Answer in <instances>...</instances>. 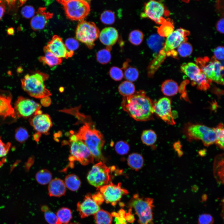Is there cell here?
Here are the masks:
<instances>
[{"label": "cell", "mask_w": 224, "mask_h": 224, "mask_svg": "<svg viewBox=\"0 0 224 224\" xmlns=\"http://www.w3.org/2000/svg\"><path fill=\"white\" fill-rule=\"evenodd\" d=\"M153 105L152 100L142 90L130 96L124 97L121 104L123 110L130 117L136 121H141L152 119Z\"/></svg>", "instance_id": "6da1fadb"}, {"label": "cell", "mask_w": 224, "mask_h": 224, "mask_svg": "<svg viewBox=\"0 0 224 224\" xmlns=\"http://www.w3.org/2000/svg\"><path fill=\"white\" fill-rule=\"evenodd\" d=\"M189 31L182 28L173 31L167 36L164 46L156 57L149 63L147 68L148 77H152L164 61L166 56L177 48L183 42L185 41Z\"/></svg>", "instance_id": "7a4b0ae2"}, {"label": "cell", "mask_w": 224, "mask_h": 224, "mask_svg": "<svg viewBox=\"0 0 224 224\" xmlns=\"http://www.w3.org/2000/svg\"><path fill=\"white\" fill-rule=\"evenodd\" d=\"M76 135L86 145L94 159L97 161L103 160L101 150L105 143L104 138L101 133L96 129L93 125L85 123Z\"/></svg>", "instance_id": "3957f363"}, {"label": "cell", "mask_w": 224, "mask_h": 224, "mask_svg": "<svg viewBox=\"0 0 224 224\" xmlns=\"http://www.w3.org/2000/svg\"><path fill=\"white\" fill-rule=\"evenodd\" d=\"M48 77L47 74L41 72L26 74L21 80L22 89L30 96L36 98L49 97L51 94L44 84Z\"/></svg>", "instance_id": "277c9868"}, {"label": "cell", "mask_w": 224, "mask_h": 224, "mask_svg": "<svg viewBox=\"0 0 224 224\" xmlns=\"http://www.w3.org/2000/svg\"><path fill=\"white\" fill-rule=\"evenodd\" d=\"M153 203L152 198L141 197L138 194H134L130 200L128 207L134 210L138 217L139 224L152 223Z\"/></svg>", "instance_id": "5b68a950"}, {"label": "cell", "mask_w": 224, "mask_h": 224, "mask_svg": "<svg viewBox=\"0 0 224 224\" xmlns=\"http://www.w3.org/2000/svg\"><path fill=\"white\" fill-rule=\"evenodd\" d=\"M114 166L107 167L100 161L94 165L88 174L87 180L90 184L98 188L108 184L112 174L116 170Z\"/></svg>", "instance_id": "8992f818"}, {"label": "cell", "mask_w": 224, "mask_h": 224, "mask_svg": "<svg viewBox=\"0 0 224 224\" xmlns=\"http://www.w3.org/2000/svg\"><path fill=\"white\" fill-rule=\"evenodd\" d=\"M70 142L71 155L69 159L71 164L77 161L85 166L94 162V158L89 149L76 134H72L70 138Z\"/></svg>", "instance_id": "52a82bcc"}, {"label": "cell", "mask_w": 224, "mask_h": 224, "mask_svg": "<svg viewBox=\"0 0 224 224\" xmlns=\"http://www.w3.org/2000/svg\"><path fill=\"white\" fill-rule=\"evenodd\" d=\"M185 132L189 139H198L203 144L208 146L215 143L216 136L214 128L200 124H189L185 127Z\"/></svg>", "instance_id": "ba28073f"}, {"label": "cell", "mask_w": 224, "mask_h": 224, "mask_svg": "<svg viewBox=\"0 0 224 224\" xmlns=\"http://www.w3.org/2000/svg\"><path fill=\"white\" fill-rule=\"evenodd\" d=\"M100 33L99 29L94 23L83 20L77 26L76 37L77 40L91 49L94 46V43L99 37Z\"/></svg>", "instance_id": "9c48e42d"}, {"label": "cell", "mask_w": 224, "mask_h": 224, "mask_svg": "<svg viewBox=\"0 0 224 224\" xmlns=\"http://www.w3.org/2000/svg\"><path fill=\"white\" fill-rule=\"evenodd\" d=\"M67 17L72 21H82L90 11L89 2L83 0H71L63 5Z\"/></svg>", "instance_id": "30bf717a"}, {"label": "cell", "mask_w": 224, "mask_h": 224, "mask_svg": "<svg viewBox=\"0 0 224 224\" xmlns=\"http://www.w3.org/2000/svg\"><path fill=\"white\" fill-rule=\"evenodd\" d=\"M180 68L181 71L197 85L198 89L205 90L209 87L211 81L197 65L190 62L182 65Z\"/></svg>", "instance_id": "8fae6325"}, {"label": "cell", "mask_w": 224, "mask_h": 224, "mask_svg": "<svg viewBox=\"0 0 224 224\" xmlns=\"http://www.w3.org/2000/svg\"><path fill=\"white\" fill-rule=\"evenodd\" d=\"M102 194L107 203H110L114 206L119 201L122 196L127 194L128 191L122 187V184L119 183L114 184L112 182L97 188Z\"/></svg>", "instance_id": "7c38bea8"}, {"label": "cell", "mask_w": 224, "mask_h": 224, "mask_svg": "<svg viewBox=\"0 0 224 224\" xmlns=\"http://www.w3.org/2000/svg\"><path fill=\"white\" fill-rule=\"evenodd\" d=\"M169 13L161 3L156 0H150L144 6L142 16L148 18L156 23L161 24L166 20L164 17L168 16Z\"/></svg>", "instance_id": "4fadbf2b"}, {"label": "cell", "mask_w": 224, "mask_h": 224, "mask_svg": "<svg viewBox=\"0 0 224 224\" xmlns=\"http://www.w3.org/2000/svg\"><path fill=\"white\" fill-rule=\"evenodd\" d=\"M41 105L30 99L20 96L16 101L14 109L18 118H27L31 116L40 110Z\"/></svg>", "instance_id": "5bb4252c"}, {"label": "cell", "mask_w": 224, "mask_h": 224, "mask_svg": "<svg viewBox=\"0 0 224 224\" xmlns=\"http://www.w3.org/2000/svg\"><path fill=\"white\" fill-rule=\"evenodd\" d=\"M200 68L208 79L218 84H224L223 75L222 73L223 66L214 57H212L207 64L201 65Z\"/></svg>", "instance_id": "9a60e30c"}, {"label": "cell", "mask_w": 224, "mask_h": 224, "mask_svg": "<svg viewBox=\"0 0 224 224\" xmlns=\"http://www.w3.org/2000/svg\"><path fill=\"white\" fill-rule=\"evenodd\" d=\"M154 112L168 124H175L171 113V102L167 97H163L154 102Z\"/></svg>", "instance_id": "2e32d148"}, {"label": "cell", "mask_w": 224, "mask_h": 224, "mask_svg": "<svg viewBox=\"0 0 224 224\" xmlns=\"http://www.w3.org/2000/svg\"><path fill=\"white\" fill-rule=\"evenodd\" d=\"M44 49L48 51L60 58H67L72 56L74 52L68 50L62 38L55 35L49 41Z\"/></svg>", "instance_id": "e0dca14e"}, {"label": "cell", "mask_w": 224, "mask_h": 224, "mask_svg": "<svg viewBox=\"0 0 224 224\" xmlns=\"http://www.w3.org/2000/svg\"><path fill=\"white\" fill-rule=\"evenodd\" d=\"M100 209L99 205L93 200L90 194L85 196L82 202H78L77 204V211L82 218L94 215Z\"/></svg>", "instance_id": "ac0fdd59"}, {"label": "cell", "mask_w": 224, "mask_h": 224, "mask_svg": "<svg viewBox=\"0 0 224 224\" xmlns=\"http://www.w3.org/2000/svg\"><path fill=\"white\" fill-rule=\"evenodd\" d=\"M31 126L38 133L47 134L52 126L51 119L47 114H40L31 116L29 119Z\"/></svg>", "instance_id": "d6986e66"}, {"label": "cell", "mask_w": 224, "mask_h": 224, "mask_svg": "<svg viewBox=\"0 0 224 224\" xmlns=\"http://www.w3.org/2000/svg\"><path fill=\"white\" fill-rule=\"evenodd\" d=\"M53 16V14L47 12L45 7H40L31 20V28L35 31L43 29Z\"/></svg>", "instance_id": "ffe728a7"}, {"label": "cell", "mask_w": 224, "mask_h": 224, "mask_svg": "<svg viewBox=\"0 0 224 224\" xmlns=\"http://www.w3.org/2000/svg\"><path fill=\"white\" fill-rule=\"evenodd\" d=\"M12 96L10 93L0 92V119H15L16 117L11 105Z\"/></svg>", "instance_id": "44dd1931"}, {"label": "cell", "mask_w": 224, "mask_h": 224, "mask_svg": "<svg viewBox=\"0 0 224 224\" xmlns=\"http://www.w3.org/2000/svg\"><path fill=\"white\" fill-rule=\"evenodd\" d=\"M119 34L115 28L110 27L103 29L100 32L99 37L100 41L107 47H111L118 39Z\"/></svg>", "instance_id": "7402d4cb"}, {"label": "cell", "mask_w": 224, "mask_h": 224, "mask_svg": "<svg viewBox=\"0 0 224 224\" xmlns=\"http://www.w3.org/2000/svg\"><path fill=\"white\" fill-rule=\"evenodd\" d=\"M48 189L49 196L60 197L65 194L66 187L63 180L56 178L49 183Z\"/></svg>", "instance_id": "603a6c76"}, {"label": "cell", "mask_w": 224, "mask_h": 224, "mask_svg": "<svg viewBox=\"0 0 224 224\" xmlns=\"http://www.w3.org/2000/svg\"><path fill=\"white\" fill-rule=\"evenodd\" d=\"M164 43L163 37L156 34L151 35L147 40L149 47L154 52L158 53L163 47Z\"/></svg>", "instance_id": "cb8c5ba5"}, {"label": "cell", "mask_w": 224, "mask_h": 224, "mask_svg": "<svg viewBox=\"0 0 224 224\" xmlns=\"http://www.w3.org/2000/svg\"><path fill=\"white\" fill-rule=\"evenodd\" d=\"M44 55L40 57L39 60L44 65H47L52 67L60 65L62 60L61 58H58L51 52L44 49Z\"/></svg>", "instance_id": "d4e9b609"}, {"label": "cell", "mask_w": 224, "mask_h": 224, "mask_svg": "<svg viewBox=\"0 0 224 224\" xmlns=\"http://www.w3.org/2000/svg\"><path fill=\"white\" fill-rule=\"evenodd\" d=\"M127 164L132 169L138 171L141 169L144 164V159L139 154L133 153L129 155L128 157Z\"/></svg>", "instance_id": "484cf974"}, {"label": "cell", "mask_w": 224, "mask_h": 224, "mask_svg": "<svg viewBox=\"0 0 224 224\" xmlns=\"http://www.w3.org/2000/svg\"><path fill=\"white\" fill-rule=\"evenodd\" d=\"M161 90L164 95L167 96H172L177 93L179 86L175 81L172 80H167L162 83Z\"/></svg>", "instance_id": "4316f807"}, {"label": "cell", "mask_w": 224, "mask_h": 224, "mask_svg": "<svg viewBox=\"0 0 224 224\" xmlns=\"http://www.w3.org/2000/svg\"><path fill=\"white\" fill-rule=\"evenodd\" d=\"M128 62L127 61L124 63L122 68L124 70V74L125 78L127 81L132 82L138 79L139 73L136 68L129 66Z\"/></svg>", "instance_id": "83f0119b"}, {"label": "cell", "mask_w": 224, "mask_h": 224, "mask_svg": "<svg viewBox=\"0 0 224 224\" xmlns=\"http://www.w3.org/2000/svg\"><path fill=\"white\" fill-rule=\"evenodd\" d=\"M94 217L96 224H111L112 221L111 214L103 209L95 213Z\"/></svg>", "instance_id": "f1b7e54d"}, {"label": "cell", "mask_w": 224, "mask_h": 224, "mask_svg": "<svg viewBox=\"0 0 224 224\" xmlns=\"http://www.w3.org/2000/svg\"><path fill=\"white\" fill-rule=\"evenodd\" d=\"M64 183L66 187L73 191L78 190L81 184V182L79 177L73 174H69L66 176Z\"/></svg>", "instance_id": "f546056e"}, {"label": "cell", "mask_w": 224, "mask_h": 224, "mask_svg": "<svg viewBox=\"0 0 224 224\" xmlns=\"http://www.w3.org/2000/svg\"><path fill=\"white\" fill-rule=\"evenodd\" d=\"M118 91L119 93L123 97H127L134 93L135 87L132 82L126 81L123 82L119 85Z\"/></svg>", "instance_id": "4dcf8cb0"}, {"label": "cell", "mask_w": 224, "mask_h": 224, "mask_svg": "<svg viewBox=\"0 0 224 224\" xmlns=\"http://www.w3.org/2000/svg\"><path fill=\"white\" fill-rule=\"evenodd\" d=\"M157 138V135L155 132L150 129L144 130L141 136V139L142 143L149 146L155 144Z\"/></svg>", "instance_id": "1f68e13d"}, {"label": "cell", "mask_w": 224, "mask_h": 224, "mask_svg": "<svg viewBox=\"0 0 224 224\" xmlns=\"http://www.w3.org/2000/svg\"><path fill=\"white\" fill-rule=\"evenodd\" d=\"M37 181L40 184L45 185L52 180L51 173L47 169H42L38 171L35 176Z\"/></svg>", "instance_id": "d6a6232c"}, {"label": "cell", "mask_w": 224, "mask_h": 224, "mask_svg": "<svg viewBox=\"0 0 224 224\" xmlns=\"http://www.w3.org/2000/svg\"><path fill=\"white\" fill-rule=\"evenodd\" d=\"M56 215L62 224H68L72 218L71 211L67 208L63 207L59 209Z\"/></svg>", "instance_id": "836d02e7"}, {"label": "cell", "mask_w": 224, "mask_h": 224, "mask_svg": "<svg viewBox=\"0 0 224 224\" xmlns=\"http://www.w3.org/2000/svg\"><path fill=\"white\" fill-rule=\"evenodd\" d=\"M111 47H107L99 51L96 55L97 61L103 64L108 63L110 61L111 58L110 50Z\"/></svg>", "instance_id": "e575fe53"}, {"label": "cell", "mask_w": 224, "mask_h": 224, "mask_svg": "<svg viewBox=\"0 0 224 224\" xmlns=\"http://www.w3.org/2000/svg\"><path fill=\"white\" fill-rule=\"evenodd\" d=\"M161 24L157 30L160 35L162 37L167 36L173 31V25L169 20H166Z\"/></svg>", "instance_id": "d590c367"}, {"label": "cell", "mask_w": 224, "mask_h": 224, "mask_svg": "<svg viewBox=\"0 0 224 224\" xmlns=\"http://www.w3.org/2000/svg\"><path fill=\"white\" fill-rule=\"evenodd\" d=\"M144 38L143 33L139 30H134L131 31L129 35L130 42L135 45H140L142 42Z\"/></svg>", "instance_id": "8d00e7d4"}, {"label": "cell", "mask_w": 224, "mask_h": 224, "mask_svg": "<svg viewBox=\"0 0 224 224\" xmlns=\"http://www.w3.org/2000/svg\"><path fill=\"white\" fill-rule=\"evenodd\" d=\"M214 128L216 136V140L215 143L220 148L223 149L224 139L223 124L222 123H220Z\"/></svg>", "instance_id": "74e56055"}, {"label": "cell", "mask_w": 224, "mask_h": 224, "mask_svg": "<svg viewBox=\"0 0 224 224\" xmlns=\"http://www.w3.org/2000/svg\"><path fill=\"white\" fill-rule=\"evenodd\" d=\"M177 48L178 53L183 57H186L190 56L193 51L192 45L186 41L182 43Z\"/></svg>", "instance_id": "f35d334b"}, {"label": "cell", "mask_w": 224, "mask_h": 224, "mask_svg": "<svg viewBox=\"0 0 224 224\" xmlns=\"http://www.w3.org/2000/svg\"><path fill=\"white\" fill-rule=\"evenodd\" d=\"M29 137L27 130L22 127L17 128L15 131V138L16 140L21 143L25 142Z\"/></svg>", "instance_id": "ab89813d"}, {"label": "cell", "mask_w": 224, "mask_h": 224, "mask_svg": "<svg viewBox=\"0 0 224 224\" xmlns=\"http://www.w3.org/2000/svg\"><path fill=\"white\" fill-rule=\"evenodd\" d=\"M100 19L101 22L104 24L110 25L114 23L115 20V16L112 11L106 10L101 14Z\"/></svg>", "instance_id": "60d3db41"}, {"label": "cell", "mask_w": 224, "mask_h": 224, "mask_svg": "<svg viewBox=\"0 0 224 224\" xmlns=\"http://www.w3.org/2000/svg\"><path fill=\"white\" fill-rule=\"evenodd\" d=\"M114 148L117 153L120 155L127 154L130 149L128 144L126 142L121 140L119 141L116 143Z\"/></svg>", "instance_id": "b9f144b4"}, {"label": "cell", "mask_w": 224, "mask_h": 224, "mask_svg": "<svg viewBox=\"0 0 224 224\" xmlns=\"http://www.w3.org/2000/svg\"><path fill=\"white\" fill-rule=\"evenodd\" d=\"M109 73L110 77L116 81H120L124 76V73L122 69L115 66L110 68Z\"/></svg>", "instance_id": "7bdbcfd3"}, {"label": "cell", "mask_w": 224, "mask_h": 224, "mask_svg": "<svg viewBox=\"0 0 224 224\" xmlns=\"http://www.w3.org/2000/svg\"><path fill=\"white\" fill-rule=\"evenodd\" d=\"M44 212L45 219L49 224H62L57 215L53 212L48 209Z\"/></svg>", "instance_id": "ee69618b"}, {"label": "cell", "mask_w": 224, "mask_h": 224, "mask_svg": "<svg viewBox=\"0 0 224 224\" xmlns=\"http://www.w3.org/2000/svg\"><path fill=\"white\" fill-rule=\"evenodd\" d=\"M111 215L112 216L115 217L114 221L115 224H127L125 217L126 215L124 210H120L118 213L113 212L112 213Z\"/></svg>", "instance_id": "f6af8a7d"}, {"label": "cell", "mask_w": 224, "mask_h": 224, "mask_svg": "<svg viewBox=\"0 0 224 224\" xmlns=\"http://www.w3.org/2000/svg\"><path fill=\"white\" fill-rule=\"evenodd\" d=\"M21 14L22 16L26 18L32 17L35 14L34 8L31 6L26 5L24 6L21 10Z\"/></svg>", "instance_id": "bcb514c9"}, {"label": "cell", "mask_w": 224, "mask_h": 224, "mask_svg": "<svg viewBox=\"0 0 224 224\" xmlns=\"http://www.w3.org/2000/svg\"><path fill=\"white\" fill-rule=\"evenodd\" d=\"M65 44L68 50L73 52L77 49L79 47L78 41L73 38H69L67 39Z\"/></svg>", "instance_id": "7dc6e473"}, {"label": "cell", "mask_w": 224, "mask_h": 224, "mask_svg": "<svg viewBox=\"0 0 224 224\" xmlns=\"http://www.w3.org/2000/svg\"><path fill=\"white\" fill-rule=\"evenodd\" d=\"M214 219L211 215L208 214H203L199 217L198 224H213Z\"/></svg>", "instance_id": "c3c4849f"}, {"label": "cell", "mask_w": 224, "mask_h": 224, "mask_svg": "<svg viewBox=\"0 0 224 224\" xmlns=\"http://www.w3.org/2000/svg\"><path fill=\"white\" fill-rule=\"evenodd\" d=\"M10 143H4L0 136V158L5 156L8 153L11 147Z\"/></svg>", "instance_id": "681fc988"}, {"label": "cell", "mask_w": 224, "mask_h": 224, "mask_svg": "<svg viewBox=\"0 0 224 224\" xmlns=\"http://www.w3.org/2000/svg\"><path fill=\"white\" fill-rule=\"evenodd\" d=\"M17 0H0V8L6 9L15 6Z\"/></svg>", "instance_id": "f907efd6"}, {"label": "cell", "mask_w": 224, "mask_h": 224, "mask_svg": "<svg viewBox=\"0 0 224 224\" xmlns=\"http://www.w3.org/2000/svg\"><path fill=\"white\" fill-rule=\"evenodd\" d=\"M224 47L219 46L213 50L214 57L217 60H223L224 59Z\"/></svg>", "instance_id": "816d5d0a"}, {"label": "cell", "mask_w": 224, "mask_h": 224, "mask_svg": "<svg viewBox=\"0 0 224 224\" xmlns=\"http://www.w3.org/2000/svg\"><path fill=\"white\" fill-rule=\"evenodd\" d=\"M92 198L99 205L101 204L104 201L103 197L100 192H97L92 195Z\"/></svg>", "instance_id": "f5cc1de1"}, {"label": "cell", "mask_w": 224, "mask_h": 224, "mask_svg": "<svg viewBox=\"0 0 224 224\" xmlns=\"http://www.w3.org/2000/svg\"><path fill=\"white\" fill-rule=\"evenodd\" d=\"M224 18H221L217 21L216 25L217 30L221 33H224Z\"/></svg>", "instance_id": "db71d44e"}, {"label": "cell", "mask_w": 224, "mask_h": 224, "mask_svg": "<svg viewBox=\"0 0 224 224\" xmlns=\"http://www.w3.org/2000/svg\"><path fill=\"white\" fill-rule=\"evenodd\" d=\"M174 148L178 152L179 156H181L183 154V152L181 150V145L179 142H175L174 145Z\"/></svg>", "instance_id": "11a10c76"}, {"label": "cell", "mask_w": 224, "mask_h": 224, "mask_svg": "<svg viewBox=\"0 0 224 224\" xmlns=\"http://www.w3.org/2000/svg\"><path fill=\"white\" fill-rule=\"evenodd\" d=\"M51 103L50 98L48 97H46L41 99V103L42 105L45 106H49Z\"/></svg>", "instance_id": "9f6ffc18"}, {"label": "cell", "mask_w": 224, "mask_h": 224, "mask_svg": "<svg viewBox=\"0 0 224 224\" xmlns=\"http://www.w3.org/2000/svg\"><path fill=\"white\" fill-rule=\"evenodd\" d=\"M125 217L126 221L128 222H132L134 220V216L130 212H129L125 215Z\"/></svg>", "instance_id": "6f0895ef"}, {"label": "cell", "mask_w": 224, "mask_h": 224, "mask_svg": "<svg viewBox=\"0 0 224 224\" xmlns=\"http://www.w3.org/2000/svg\"><path fill=\"white\" fill-rule=\"evenodd\" d=\"M41 133H36L33 135V138L37 142L39 141Z\"/></svg>", "instance_id": "680465c9"}, {"label": "cell", "mask_w": 224, "mask_h": 224, "mask_svg": "<svg viewBox=\"0 0 224 224\" xmlns=\"http://www.w3.org/2000/svg\"><path fill=\"white\" fill-rule=\"evenodd\" d=\"M71 0H56L58 2L62 5H63L65 2ZM89 2L91 0H83Z\"/></svg>", "instance_id": "91938a15"}, {"label": "cell", "mask_w": 224, "mask_h": 224, "mask_svg": "<svg viewBox=\"0 0 224 224\" xmlns=\"http://www.w3.org/2000/svg\"><path fill=\"white\" fill-rule=\"evenodd\" d=\"M7 32L8 34L9 35H12L14 33V30L13 28H10L8 29Z\"/></svg>", "instance_id": "94428289"}, {"label": "cell", "mask_w": 224, "mask_h": 224, "mask_svg": "<svg viewBox=\"0 0 224 224\" xmlns=\"http://www.w3.org/2000/svg\"><path fill=\"white\" fill-rule=\"evenodd\" d=\"M27 0H19L18 7H21L24 4Z\"/></svg>", "instance_id": "6125c7cd"}, {"label": "cell", "mask_w": 224, "mask_h": 224, "mask_svg": "<svg viewBox=\"0 0 224 224\" xmlns=\"http://www.w3.org/2000/svg\"><path fill=\"white\" fill-rule=\"evenodd\" d=\"M199 154L201 156H204L206 153V151L205 150H200L199 152Z\"/></svg>", "instance_id": "be15d7a7"}, {"label": "cell", "mask_w": 224, "mask_h": 224, "mask_svg": "<svg viewBox=\"0 0 224 224\" xmlns=\"http://www.w3.org/2000/svg\"><path fill=\"white\" fill-rule=\"evenodd\" d=\"M69 224H81L78 222H71V223H70Z\"/></svg>", "instance_id": "e7e4bbea"}, {"label": "cell", "mask_w": 224, "mask_h": 224, "mask_svg": "<svg viewBox=\"0 0 224 224\" xmlns=\"http://www.w3.org/2000/svg\"><path fill=\"white\" fill-rule=\"evenodd\" d=\"M181 0V1H182L183 2H185L187 3V2H189L190 0Z\"/></svg>", "instance_id": "03108f58"}]
</instances>
